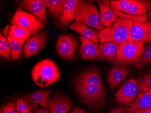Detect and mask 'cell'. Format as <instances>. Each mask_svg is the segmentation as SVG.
I'll use <instances>...</instances> for the list:
<instances>
[{"mask_svg": "<svg viewBox=\"0 0 151 113\" xmlns=\"http://www.w3.org/2000/svg\"><path fill=\"white\" fill-rule=\"evenodd\" d=\"M51 92L50 90L37 91L23 96L22 98L28 104H39L47 110Z\"/></svg>", "mask_w": 151, "mask_h": 113, "instance_id": "16", "label": "cell"}, {"mask_svg": "<svg viewBox=\"0 0 151 113\" xmlns=\"http://www.w3.org/2000/svg\"><path fill=\"white\" fill-rule=\"evenodd\" d=\"M150 63H151V44L147 46L144 51L141 63L136 64L135 66L138 68H142Z\"/></svg>", "mask_w": 151, "mask_h": 113, "instance_id": "29", "label": "cell"}, {"mask_svg": "<svg viewBox=\"0 0 151 113\" xmlns=\"http://www.w3.org/2000/svg\"><path fill=\"white\" fill-rule=\"evenodd\" d=\"M27 104L31 113H50L46 109L38 107V104Z\"/></svg>", "mask_w": 151, "mask_h": 113, "instance_id": "33", "label": "cell"}, {"mask_svg": "<svg viewBox=\"0 0 151 113\" xmlns=\"http://www.w3.org/2000/svg\"><path fill=\"white\" fill-rule=\"evenodd\" d=\"M72 106V103L67 97L56 93L50 100L49 111L50 113H68Z\"/></svg>", "mask_w": 151, "mask_h": 113, "instance_id": "14", "label": "cell"}, {"mask_svg": "<svg viewBox=\"0 0 151 113\" xmlns=\"http://www.w3.org/2000/svg\"><path fill=\"white\" fill-rule=\"evenodd\" d=\"M31 113V112H30H30H28V113Z\"/></svg>", "mask_w": 151, "mask_h": 113, "instance_id": "40", "label": "cell"}, {"mask_svg": "<svg viewBox=\"0 0 151 113\" xmlns=\"http://www.w3.org/2000/svg\"><path fill=\"white\" fill-rule=\"evenodd\" d=\"M108 113H126V110L122 107L112 108Z\"/></svg>", "mask_w": 151, "mask_h": 113, "instance_id": "34", "label": "cell"}, {"mask_svg": "<svg viewBox=\"0 0 151 113\" xmlns=\"http://www.w3.org/2000/svg\"><path fill=\"white\" fill-rule=\"evenodd\" d=\"M129 71L124 65H116L112 68L108 76V82L111 91L118 86L129 75Z\"/></svg>", "mask_w": 151, "mask_h": 113, "instance_id": "15", "label": "cell"}, {"mask_svg": "<svg viewBox=\"0 0 151 113\" xmlns=\"http://www.w3.org/2000/svg\"><path fill=\"white\" fill-rule=\"evenodd\" d=\"M97 1L100 7L103 26L106 27L111 26L118 19L117 15L112 8L111 1L109 0H101Z\"/></svg>", "mask_w": 151, "mask_h": 113, "instance_id": "17", "label": "cell"}, {"mask_svg": "<svg viewBox=\"0 0 151 113\" xmlns=\"http://www.w3.org/2000/svg\"><path fill=\"white\" fill-rule=\"evenodd\" d=\"M77 83L103 86L101 73L97 68L92 69L84 73L80 76Z\"/></svg>", "mask_w": 151, "mask_h": 113, "instance_id": "20", "label": "cell"}, {"mask_svg": "<svg viewBox=\"0 0 151 113\" xmlns=\"http://www.w3.org/2000/svg\"><path fill=\"white\" fill-rule=\"evenodd\" d=\"M0 54L3 58L6 60H11V49L7 39L1 33L0 38Z\"/></svg>", "mask_w": 151, "mask_h": 113, "instance_id": "26", "label": "cell"}, {"mask_svg": "<svg viewBox=\"0 0 151 113\" xmlns=\"http://www.w3.org/2000/svg\"><path fill=\"white\" fill-rule=\"evenodd\" d=\"M131 1V0H112L111 1V6L113 11L126 13Z\"/></svg>", "mask_w": 151, "mask_h": 113, "instance_id": "27", "label": "cell"}, {"mask_svg": "<svg viewBox=\"0 0 151 113\" xmlns=\"http://www.w3.org/2000/svg\"><path fill=\"white\" fill-rule=\"evenodd\" d=\"M75 22L81 23L86 26L102 30L101 14L95 5L83 1H79L74 16Z\"/></svg>", "mask_w": 151, "mask_h": 113, "instance_id": "4", "label": "cell"}, {"mask_svg": "<svg viewBox=\"0 0 151 113\" xmlns=\"http://www.w3.org/2000/svg\"><path fill=\"white\" fill-rule=\"evenodd\" d=\"M0 113H19L17 109L14 102H9L4 104L1 109Z\"/></svg>", "mask_w": 151, "mask_h": 113, "instance_id": "31", "label": "cell"}, {"mask_svg": "<svg viewBox=\"0 0 151 113\" xmlns=\"http://www.w3.org/2000/svg\"><path fill=\"white\" fill-rule=\"evenodd\" d=\"M79 38L81 44L78 50V54L81 60L89 61L101 60L99 45L81 36Z\"/></svg>", "mask_w": 151, "mask_h": 113, "instance_id": "11", "label": "cell"}, {"mask_svg": "<svg viewBox=\"0 0 151 113\" xmlns=\"http://www.w3.org/2000/svg\"><path fill=\"white\" fill-rule=\"evenodd\" d=\"M12 24L22 27L29 31L31 36L37 34L45 26V24L35 16L22 9L16 11L12 19Z\"/></svg>", "mask_w": 151, "mask_h": 113, "instance_id": "6", "label": "cell"}, {"mask_svg": "<svg viewBox=\"0 0 151 113\" xmlns=\"http://www.w3.org/2000/svg\"><path fill=\"white\" fill-rule=\"evenodd\" d=\"M151 2L146 0H131L126 14L142 16L146 14L150 8Z\"/></svg>", "mask_w": 151, "mask_h": 113, "instance_id": "22", "label": "cell"}, {"mask_svg": "<svg viewBox=\"0 0 151 113\" xmlns=\"http://www.w3.org/2000/svg\"><path fill=\"white\" fill-rule=\"evenodd\" d=\"M139 91L138 81L134 77L129 79L116 94V101L120 104L129 105L136 98Z\"/></svg>", "mask_w": 151, "mask_h": 113, "instance_id": "8", "label": "cell"}, {"mask_svg": "<svg viewBox=\"0 0 151 113\" xmlns=\"http://www.w3.org/2000/svg\"><path fill=\"white\" fill-rule=\"evenodd\" d=\"M47 35L42 31L30 37L26 41L23 49V56L29 58L40 52L45 45Z\"/></svg>", "mask_w": 151, "mask_h": 113, "instance_id": "10", "label": "cell"}, {"mask_svg": "<svg viewBox=\"0 0 151 113\" xmlns=\"http://www.w3.org/2000/svg\"><path fill=\"white\" fill-rule=\"evenodd\" d=\"M133 22L129 19L119 18L111 26L101 30L99 34L101 42L114 41L119 44L126 41Z\"/></svg>", "mask_w": 151, "mask_h": 113, "instance_id": "3", "label": "cell"}, {"mask_svg": "<svg viewBox=\"0 0 151 113\" xmlns=\"http://www.w3.org/2000/svg\"><path fill=\"white\" fill-rule=\"evenodd\" d=\"M147 42H151V35L150 37H149V38H148V40L147 41Z\"/></svg>", "mask_w": 151, "mask_h": 113, "instance_id": "38", "label": "cell"}, {"mask_svg": "<svg viewBox=\"0 0 151 113\" xmlns=\"http://www.w3.org/2000/svg\"><path fill=\"white\" fill-rule=\"evenodd\" d=\"M145 42L125 41L119 44L114 60L119 65L139 64L145 51Z\"/></svg>", "mask_w": 151, "mask_h": 113, "instance_id": "2", "label": "cell"}, {"mask_svg": "<svg viewBox=\"0 0 151 113\" xmlns=\"http://www.w3.org/2000/svg\"><path fill=\"white\" fill-rule=\"evenodd\" d=\"M149 19L151 22V7L150 8V13H149Z\"/></svg>", "mask_w": 151, "mask_h": 113, "instance_id": "37", "label": "cell"}, {"mask_svg": "<svg viewBox=\"0 0 151 113\" xmlns=\"http://www.w3.org/2000/svg\"><path fill=\"white\" fill-rule=\"evenodd\" d=\"M151 108V95L149 92H140L126 107V113H139Z\"/></svg>", "mask_w": 151, "mask_h": 113, "instance_id": "13", "label": "cell"}, {"mask_svg": "<svg viewBox=\"0 0 151 113\" xmlns=\"http://www.w3.org/2000/svg\"><path fill=\"white\" fill-rule=\"evenodd\" d=\"M76 87L82 100L87 105L95 108L105 107L106 92L103 86L77 83Z\"/></svg>", "mask_w": 151, "mask_h": 113, "instance_id": "5", "label": "cell"}, {"mask_svg": "<svg viewBox=\"0 0 151 113\" xmlns=\"http://www.w3.org/2000/svg\"><path fill=\"white\" fill-rule=\"evenodd\" d=\"M139 113H151V111L150 109H148L147 110H145V111H142V112H140Z\"/></svg>", "mask_w": 151, "mask_h": 113, "instance_id": "36", "label": "cell"}, {"mask_svg": "<svg viewBox=\"0 0 151 113\" xmlns=\"http://www.w3.org/2000/svg\"><path fill=\"white\" fill-rule=\"evenodd\" d=\"M22 6L41 22L44 23L47 21L45 1L25 0L23 1Z\"/></svg>", "mask_w": 151, "mask_h": 113, "instance_id": "12", "label": "cell"}, {"mask_svg": "<svg viewBox=\"0 0 151 113\" xmlns=\"http://www.w3.org/2000/svg\"><path fill=\"white\" fill-rule=\"evenodd\" d=\"M8 34L11 38L23 44L24 41L31 36L29 31L27 30L14 24H12L10 27Z\"/></svg>", "mask_w": 151, "mask_h": 113, "instance_id": "24", "label": "cell"}, {"mask_svg": "<svg viewBox=\"0 0 151 113\" xmlns=\"http://www.w3.org/2000/svg\"><path fill=\"white\" fill-rule=\"evenodd\" d=\"M32 79L35 84L41 87L51 85L58 81L60 72L53 61L45 59L38 63L31 72Z\"/></svg>", "mask_w": 151, "mask_h": 113, "instance_id": "1", "label": "cell"}, {"mask_svg": "<svg viewBox=\"0 0 151 113\" xmlns=\"http://www.w3.org/2000/svg\"><path fill=\"white\" fill-rule=\"evenodd\" d=\"M139 91L146 92L151 89V73L146 74L138 81Z\"/></svg>", "mask_w": 151, "mask_h": 113, "instance_id": "28", "label": "cell"}, {"mask_svg": "<svg viewBox=\"0 0 151 113\" xmlns=\"http://www.w3.org/2000/svg\"><path fill=\"white\" fill-rule=\"evenodd\" d=\"M79 1L65 0L63 12L59 18L61 26H66L74 19V16Z\"/></svg>", "mask_w": 151, "mask_h": 113, "instance_id": "18", "label": "cell"}, {"mask_svg": "<svg viewBox=\"0 0 151 113\" xmlns=\"http://www.w3.org/2000/svg\"><path fill=\"white\" fill-rule=\"evenodd\" d=\"M114 12L117 15L118 17L125 19L131 20L132 22H141L146 20L147 15V14L142 16H137V15H130L118 11H114Z\"/></svg>", "mask_w": 151, "mask_h": 113, "instance_id": "30", "label": "cell"}, {"mask_svg": "<svg viewBox=\"0 0 151 113\" xmlns=\"http://www.w3.org/2000/svg\"><path fill=\"white\" fill-rule=\"evenodd\" d=\"M69 28L71 30L78 33L82 37L97 43L100 40L99 34L81 23L75 22L70 24Z\"/></svg>", "mask_w": 151, "mask_h": 113, "instance_id": "19", "label": "cell"}, {"mask_svg": "<svg viewBox=\"0 0 151 113\" xmlns=\"http://www.w3.org/2000/svg\"><path fill=\"white\" fill-rule=\"evenodd\" d=\"M70 113H87L84 109H81L78 107H76Z\"/></svg>", "mask_w": 151, "mask_h": 113, "instance_id": "35", "label": "cell"}, {"mask_svg": "<svg viewBox=\"0 0 151 113\" xmlns=\"http://www.w3.org/2000/svg\"><path fill=\"white\" fill-rule=\"evenodd\" d=\"M119 44L114 41L99 42V48L101 60L111 61L114 60Z\"/></svg>", "mask_w": 151, "mask_h": 113, "instance_id": "21", "label": "cell"}, {"mask_svg": "<svg viewBox=\"0 0 151 113\" xmlns=\"http://www.w3.org/2000/svg\"><path fill=\"white\" fill-rule=\"evenodd\" d=\"M149 109H150V110H151V108Z\"/></svg>", "mask_w": 151, "mask_h": 113, "instance_id": "41", "label": "cell"}, {"mask_svg": "<svg viewBox=\"0 0 151 113\" xmlns=\"http://www.w3.org/2000/svg\"><path fill=\"white\" fill-rule=\"evenodd\" d=\"M151 35V23L147 20L133 22L126 41L145 42Z\"/></svg>", "mask_w": 151, "mask_h": 113, "instance_id": "9", "label": "cell"}, {"mask_svg": "<svg viewBox=\"0 0 151 113\" xmlns=\"http://www.w3.org/2000/svg\"><path fill=\"white\" fill-rule=\"evenodd\" d=\"M46 6L47 8L49 14L52 17H58L63 12L64 7V0H46Z\"/></svg>", "mask_w": 151, "mask_h": 113, "instance_id": "25", "label": "cell"}, {"mask_svg": "<svg viewBox=\"0 0 151 113\" xmlns=\"http://www.w3.org/2000/svg\"><path fill=\"white\" fill-rule=\"evenodd\" d=\"M78 44L76 37L70 35H62L58 39L56 45L58 54L64 59H77L76 54Z\"/></svg>", "mask_w": 151, "mask_h": 113, "instance_id": "7", "label": "cell"}, {"mask_svg": "<svg viewBox=\"0 0 151 113\" xmlns=\"http://www.w3.org/2000/svg\"><path fill=\"white\" fill-rule=\"evenodd\" d=\"M10 25L6 26L3 30V33L6 37L8 40L11 49L12 60L14 61L19 60L20 58V52L23 43H21L19 41L11 38L9 36L8 34L9 31L8 30H10Z\"/></svg>", "mask_w": 151, "mask_h": 113, "instance_id": "23", "label": "cell"}, {"mask_svg": "<svg viewBox=\"0 0 151 113\" xmlns=\"http://www.w3.org/2000/svg\"><path fill=\"white\" fill-rule=\"evenodd\" d=\"M17 109L20 113H26L30 112L27 103L22 99H19L16 103Z\"/></svg>", "mask_w": 151, "mask_h": 113, "instance_id": "32", "label": "cell"}, {"mask_svg": "<svg viewBox=\"0 0 151 113\" xmlns=\"http://www.w3.org/2000/svg\"><path fill=\"white\" fill-rule=\"evenodd\" d=\"M148 92H149V93H150V94L151 95V89H150V90H149V91H148Z\"/></svg>", "mask_w": 151, "mask_h": 113, "instance_id": "39", "label": "cell"}]
</instances>
